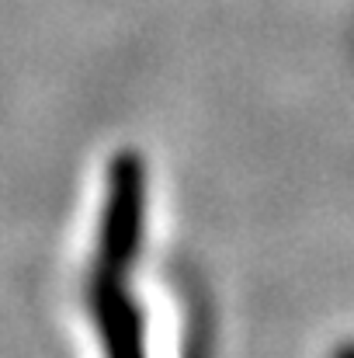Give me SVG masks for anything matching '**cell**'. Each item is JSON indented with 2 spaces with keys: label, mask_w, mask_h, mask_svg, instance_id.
Masks as SVG:
<instances>
[{
  "label": "cell",
  "mask_w": 354,
  "mask_h": 358,
  "mask_svg": "<svg viewBox=\"0 0 354 358\" xmlns=\"http://www.w3.org/2000/svg\"><path fill=\"white\" fill-rule=\"evenodd\" d=\"M146 220V167L135 150H118L108 167V199L101 209L98 268L125 275L142 250Z\"/></svg>",
  "instance_id": "1"
},
{
  "label": "cell",
  "mask_w": 354,
  "mask_h": 358,
  "mask_svg": "<svg viewBox=\"0 0 354 358\" xmlns=\"http://www.w3.org/2000/svg\"><path fill=\"white\" fill-rule=\"evenodd\" d=\"M121 278L125 275L98 268L87 285V306L105 341V352L115 358H135L146 352V320Z\"/></svg>",
  "instance_id": "2"
}]
</instances>
